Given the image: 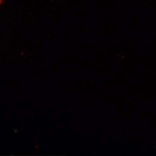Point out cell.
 I'll return each mask as SVG.
<instances>
[{
  "mask_svg": "<svg viewBox=\"0 0 156 156\" xmlns=\"http://www.w3.org/2000/svg\"><path fill=\"white\" fill-rule=\"evenodd\" d=\"M3 0H0V5L3 3Z\"/></svg>",
  "mask_w": 156,
  "mask_h": 156,
  "instance_id": "1",
  "label": "cell"
}]
</instances>
